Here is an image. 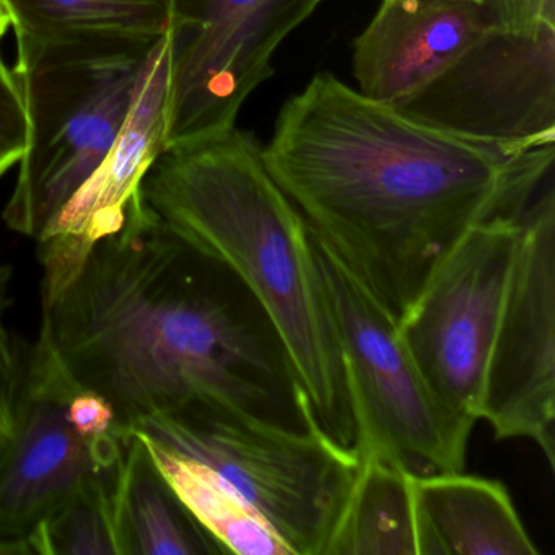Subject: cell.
<instances>
[{
  "mask_svg": "<svg viewBox=\"0 0 555 555\" xmlns=\"http://www.w3.org/2000/svg\"><path fill=\"white\" fill-rule=\"evenodd\" d=\"M12 28L11 12H9L8 5L4 0H0V41L8 35V31Z\"/></svg>",
  "mask_w": 555,
  "mask_h": 555,
  "instance_id": "cell-24",
  "label": "cell"
},
{
  "mask_svg": "<svg viewBox=\"0 0 555 555\" xmlns=\"http://www.w3.org/2000/svg\"><path fill=\"white\" fill-rule=\"evenodd\" d=\"M27 132L21 83L0 53V178L21 162L27 145Z\"/></svg>",
  "mask_w": 555,
  "mask_h": 555,
  "instance_id": "cell-21",
  "label": "cell"
},
{
  "mask_svg": "<svg viewBox=\"0 0 555 555\" xmlns=\"http://www.w3.org/2000/svg\"><path fill=\"white\" fill-rule=\"evenodd\" d=\"M17 43L154 41L171 30L162 0H4Z\"/></svg>",
  "mask_w": 555,
  "mask_h": 555,
  "instance_id": "cell-17",
  "label": "cell"
},
{
  "mask_svg": "<svg viewBox=\"0 0 555 555\" xmlns=\"http://www.w3.org/2000/svg\"><path fill=\"white\" fill-rule=\"evenodd\" d=\"M116 467L87 477L35 526L30 554L118 555L112 512Z\"/></svg>",
  "mask_w": 555,
  "mask_h": 555,
  "instance_id": "cell-19",
  "label": "cell"
},
{
  "mask_svg": "<svg viewBox=\"0 0 555 555\" xmlns=\"http://www.w3.org/2000/svg\"><path fill=\"white\" fill-rule=\"evenodd\" d=\"M324 0H173L167 149L236 126L285 38Z\"/></svg>",
  "mask_w": 555,
  "mask_h": 555,
  "instance_id": "cell-7",
  "label": "cell"
},
{
  "mask_svg": "<svg viewBox=\"0 0 555 555\" xmlns=\"http://www.w3.org/2000/svg\"><path fill=\"white\" fill-rule=\"evenodd\" d=\"M314 248L343 353L353 448L379 454L412 476L464 470L476 421L431 388L398 321L317 240Z\"/></svg>",
  "mask_w": 555,
  "mask_h": 555,
  "instance_id": "cell-6",
  "label": "cell"
},
{
  "mask_svg": "<svg viewBox=\"0 0 555 555\" xmlns=\"http://www.w3.org/2000/svg\"><path fill=\"white\" fill-rule=\"evenodd\" d=\"M141 194L152 210L258 301L274 331L297 408L353 447L343 353L314 240L275 183L262 147L236 126L165 149Z\"/></svg>",
  "mask_w": 555,
  "mask_h": 555,
  "instance_id": "cell-3",
  "label": "cell"
},
{
  "mask_svg": "<svg viewBox=\"0 0 555 555\" xmlns=\"http://www.w3.org/2000/svg\"><path fill=\"white\" fill-rule=\"evenodd\" d=\"M118 555H209L223 548L178 499L141 435L132 434L112 486Z\"/></svg>",
  "mask_w": 555,
  "mask_h": 555,
  "instance_id": "cell-15",
  "label": "cell"
},
{
  "mask_svg": "<svg viewBox=\"0 0 555 555\" xmlns=\"http://www.w3.org/2000/svg\"><path fill=\"white\" fill-rule=\"evenodd\" d=\"M164 37V35H162ZM155 41L17 43L28 132L5 225L43 240L115 144Z\"/></svg>",
  "mask_w": 555,
  "mask_h": 555,
  "instance_id": "cell-4",
  "label": "cell"
},
{
  "mask_svg": "<svg viewBox=\"0 0 555 555\" xmlns=\"http://www.w3.org/2000/svg\"><path fill=\"white\" fill-rule=\"evenodd\" d=\"M479 421L499 440L532 441L555 463V191L522 216L508 291L483 375Z\"/></svg>",
  "mask_w": 555,
  "mask_h": 555,
  "instance_id": "cell-9",
  "label": "cell"
},
{
  "mask_svg": "<svg viewBox=\"0 0 555 555\" xmlns=\"http://www.w3.org/2000/svg\"><path fill=\"white\" fill-rule=\"evenodd\" d=\"M67 418L77 434L87 440H96L109 435L129 438L122 437L118 430V418L108 399L92 389L77 388L67 408Z\"/></svg>",
  "mask_w": 555,
  "mask_h": 555,
  "instance_id": "cell-23",
  "label": "cell"
},
{
  "mask_svg": "<svg viewBox=\"0 0 555 555\" xmlns=\"http://www.w3.org/2000/svg\"><path fill=\"white\" fill-rule=\"evenodd\" d=\"M11 269L0 256V441L11 435L21 391L24 346L18 344L8 323Z\"/></svg>",
  "mask_w": 555,
  "mask_h": 555,
  "instance_id": "cell-20",
  "label": "cell"
},
{
  "mask_svg": "<svg viewBox=\"0 0 555 555\" xmlns=\"http://www.w3.org/2000/svg\"><path fill=\"white\" fill-rule=\"evenodd\" d=\"M298 412L304 428L285 427L262 412H233L190 424L151 421L135 431L207 467L292 554L326 555L360 457L318 427L307 409Z\"/></svg>",
  "mask_w": 555,
  "mask_h": 555,
  "instance_id": "cell-5",
  "label": "cell"
},
{
  "mask_svg": "<svg viewBox=\"0 0 555 555\" xmlns=\"http://www.w3.org/2000/svg\"><path fill=\"white\" fill-rule=\"evenodd\" d=\"M480 4L499 30L538 37L555 28V0H480Z\"/></svg>",
  "mask_w": 555,
  "mask_h": 555,
  "instance_id": "cell-22",
  "label": "cell"
},
{
  "mask_svg": "<svg viewBox=\"0 0 555 555\" xmlns=\"http://www.w3.org/2000/svg\"><path fill=\"white\" fill-rule=\"evenodd\" d=\"M474 2H479V4H480V0H474Z\"/></svg>",
  "mask_w": 555,
  "mask_h": 555,
  "instance_id": "cell-26",
  "label": "cell"
},
{
  "mask_svg": "<svg viewBox=\"0 0 555 555\" xmlns=\"http://www.w3.org/2000/svg\"><path fill=\"white\" fill-rule=\"evenodd\" d=\"M139 435L178 499L223 552L294 555L284 539L207 467L178 456L145 435Z\"/></svg>",
  "mask_w": 555,
  "mask_h": 555,
  "instance_id": "cell-18",
  "label": "cell"
},
{
  "mask_svg": "<svg viewBox=\"0 0 555 555\" xmlns=\"http://www.w3.org/2000/svg\"><path fill=\"white\" fill-rule=\"evenodd\" d=\"M262 157L313 238L399 321L470 229L535 199L555 147L454 138L320 73L284 103Z\"/></svg>",
  "mask_w": 555,
  "mask_h": 555,
  "instance_id": "cell-1",
  "label": "cell"
},
{
  "mask_svg": "<svg viewBox=\"0 0 555 555\" xmlns=\"http://www.w3.org/2000/svg\"><path fill=\"white\" fill-rule=\"evenodd\" d=\"M422 555H539L508 490L457 473L412 476Z\"/></svg>",
  "mask_w": 555,
  "mask_h": 555,
  "instance_id": "cell-14",
  "label": "cell"
},
{
  "mask_svg": "<svg viewBox=\"0 0 555 555\" xmlns=\"http://www.w3.org/2000/svg\"><path fill=\"white\" fill-rule=\"evenodd\" d=\"M490 25L474 0H382L353 41V77L366 99L398 106L430 86Z\"/></svg>",
  "mask_w": 555,
  "mask_h": 555,
  "instance_id": "cell-12",
  "label": "cell"
},
{
  "mask_svg": "<svg viewBox=\"0 0 555 555\" xmlns=\"http://www.w3.org/2000/svg\"><path fill=\"white\" fill-rule=\"evenodd\" d=\"M40 327L80 388L108 399L122 437L151 421L262 412L274 362L227 292L225 269L188 245L141 188L95 243L51 235Z\"/></svg>",
  "mask_w": 555,
  "mask_h": 555,
  "instance_id": "cell-2",
  "label": "cell"
},
{
  "mask_svg": "<svg viewBox=\"0 0 555 555\" xmlns=\"http://www.w3.org/2000/svg\"><path fill=\"white\" fill-rule=\"evenodd\" d=\"M173 41V30L155 41L115 144L61 210L47 236H76L95 243L121 229L126 207L167 149Z\"/></svg>",
  "mask_w": 555,
  "mask_h": 555,
  "instance_id": "cell-13",
  "label": "cell"
},
{
  "mask_svg": "<svg viewBox=\"0 0 555 555\" xmlns=\"http://www.w3.org/2000/svg\"><path fill=\"white\" fill-rule=\"evenodd\" d=\"M525 210L470 229L398 321L399 334L431 388L476 422Z\"/></svg>",
  "mask_w": 555,
  "mask_h": 555,
  "instance_id": "cell-8",
  "label": "cell"
},
{
  "mask_svg": "<svg viewBox=\"0 0 555 555\" xmlns=\"http://www.w3.org/2000/svg\"><path fill=\"white\" fill-rule=\"evenodd\" d=\"M357 454L359 470L326 555H422L412 474L372 451Z\"/></svg>",
  "mask_w": 555,
  "mask_h": 555,
  "instance_id": "cell-16",
  "label": "cell"
},
{
  "mask_svg": "<svg viewBox=\"0 0 555 555\" xmlns=\"http://www.w3.org/2000/svg\"><path fill=\"white\" fill-rule=\"evenodd\" d=\"M162 2H164L165 5H167L168 11H170L171 15V4H173V0H162Z\"/></svg>",
  "mask_w": 555,
  "mask_h": 555,
  "instance_id": "cell-25",
  "label": "cell"
},
{
  "mask_svg": "<svg viewBox=\"0 0 555 555\" xmlns=\"http://www.w3.org/2000/svg\"><path fill=\"white\" fill-rule=\"evenodd\" d=\"M80 388L43 330L24 347L14 427L0 441V554H30L35 526L93 474L115 469L129 438L87 440L67 418Z\"/></svg>",
  "mask_w": 555,
  "mask_h": 555,
  "instance_id": "cell-11",
  "label": "cell"
},
{
  "mask_svg": "<svg viewBox=\"0 0 555 555\" xmlns=\"http://www.w3.org/2000/svg\"><path fill=\"white\" fill-rule=\"evenodd\" d=\"M402 115L512 154L555 147V28L538 37L489 28Z\"/></svg>",
  "mask_w": 555,
  "mask_h": 555,
  "instance_id": "cell-10",
  "label": "cell"
}]
</instances>
